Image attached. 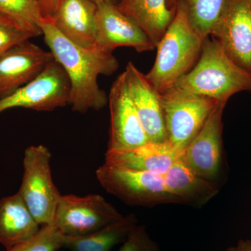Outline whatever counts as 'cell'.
<instances>
[{
    "label": "cell",
    "instance_id": "obj_1",
    "mask_svg": "<svg viewBox=\"0 0 251 251\" xmlns=\"http://www.w3.org/2000/svg\"><path fill=\"white\" fill-rule=\"evenodd\" d=\"M40 27L54 59L69 77V105L73 110L85 113L104 108L108 97L99 87L97 79L100 75H112L118 69V61L112 52L97 46L87 49L74 44L56 28L50 17H44Z\"/></svg>",
    "mask_w": 251,
    "mask_h": 251
},
{
    "label": "cell",
    "instance_id": "obj_2",
    "mask_svg": "<svg viewBox=\"0 0 251 251\" xmlns=\"http://www.w3.org/2000/svg\"><path fill=\"white\" fill-rule=\"evenodd\" d=\"M203 40L188 20L186 6L179 0L169 27L156 46V60L146 77L159 93L175 87L198 62Z\"/></svg>",
    "mask_w": 251,
    "mask_h": 251
},
{
    "label": "cell",
    "instance_id": "obj_3",
    "mask_svg": "<svg viewBox=\"0 0 251 251\" xmlns=\"http://www.w3.org/2000/svg\"><path fill=\"white\" fill-rule=\"evenodd\" d=\"M175 86L227 103L234 94L251 92V75L231 59L217 41L208 36L203 41L198 62Z\"/></svg>",
    "mask_w": 251,
    "mask_h": 251
},
{
    "label": "cell",
    "instance_id": "obj_4",
    "mask_svg": "<svg viewBox=\"0 0 251 251\" xmlns=\"http://www.w3.org/2000/svg\"><path fill=\"white\" fill-rule=\"evenodd\" d=\"M50 151L42 145L28 147L23 159L20 196L41 226L53 225L62 195L52 181Z\"/></svg>",
    "mask_w": 251,
    "mask_h": 251
},
{
    "label": "cell",
    "instance_id": "obj_5",
    "mask_svg": "<svg viewBox=\"0 0 251 251\" xmlns=\"http://www.w3.org/2000/svg\"><path fill=\"white\" fill-rule=\"evenodd\" d=\"M99 184L109 193L131 206L152 207L180 204L167 188L163 175L104 163L96 171Z\"/></svg>",
    "mask_w": 251,
    "mask_h": 251
},
{
    "label": "cell",
    "instance_id": "obj_6",
    "mask_svg": "<svg viewBox=\"0 0 251 251\" xmlns=\"http://www.w3.org/2000/svg\"><path fill=\"white\" fill-rule=\"evenodd\" d=\"M168 141L182 153L219 102L180 87L161 94Z\"/></svg>",
    "mask_w": 251,
    "mask_h": 251
},
{
    "label": "cell",
    "instance_id": "obj_7",
    "mask_svg": "<svg viewBox=\"0 0 251 251\" xmlns=\"http://www.w3.org/2000/svg\"><path fill=\"white\" fill-rule=\"evenodd\" d=\"M70 92L69 77L54 59L34 80L0 99V114L14 108L52 111L69 105Z\"/></svg>",
    "mask_w": 251,
    "mask_h": 251
},
{
    "label": "cell",
    "instance_id": "obj_8",
    "mask_svg": "<svg viewBox=\"0 0 251 251\" xmlns=\"http://www.w3.org/2000/svg\"><path fill=\"white\" fill-rule=\"evenodd\" d=\"M123 216L100 195H64L59 200L54 225L64 236L80 237L120 221Z\"/></svg>",
    "mask_w": 251,
    "mask_h": 251
},
{
    "label": "cell",
    "instance_id": "obj_9",
    "mask_svg": "<svg viewBox=\"0 0 251 251\" xmlns=\"http://www.w3.org/2000/svg\"><path fill=\"white\" fill-rule=\"evenodd\" d=\"M209 36L251 75V0H226Z\"/></svg>",
    "mask_w": 251,
    "mask_h": 251
},
{
    "label": "cell",
    "instance_id": "obj_10",
    "mask_svg": "<svg viewBox=\"0 0 251 251\" xmlns=\"http://www.w3.org/2000/svg\"><path fill=\"white\" fill-rule=\"evenodd\" d=\"M226 103L219 102L179 159L196 174L216 183L223 164V114Z\"/></svg>",
    "mask_w": 251,
    "mask_h": 251
},
{
    "label": "cell",
    "instance_id": "obj_11",
    "mask_svg": "<svg viewBox=\"0 0 251 251\" xmlns=\"http://www.w3.org/2000/svg\"><path fill=\"white\" fill-rule=\"evenodd\" d=\"M108 97L110 112L108 150H128L149 143L130 96L125 72L114 81Z\"/></svg>",
    "mask_w": 251,
    "mask_h": 251
},
{
    "label": "cell",
    "instance_id": "obj_12",
    "mask_svg": "<svg viewBox=\"0 0 251 251\" xmlns=\"http://www.w3.org/2000/svg\"><path fill=\"white\" fill-rule=\"evenodd\" d=\"M97 4L95 45L112 52L119 47H130L138 52L156 49L143 29L112 2Z\"/></svg>",
    "mask_w": 251,
    "mask_h": 251
},
{
    "label": "cell",
    "instance_id": "obj_13",
    "mask_svg": "<svg viewBox=\"0 0 251 251\" xmlns=\"http://www.w3.org/2000/svg\"><path fill=\"white\" fill-rule=\"evenodd\" d=\"M54 57L29 40L11 48L0 56V99L31 82Z\"/></svg>",
    "mask_w": 251,
    "mask_h": 251
},
{
    "label": "cell",
    "instance_id": "obj_14",
    "mask_svg": "<svg viewBox=\"0 0 251 251\" xmlns=\"http://www.w3.org/2000/svg\"><path fill=\"white\" fill-rule=\"evenodd\" d=\"M125 72L130 96L149 141H167L168 134L161 93L133 63L127 64Z\"/></svg>",
    "mask_w": 251,
    "mask_h": 251
},
{
    "label": "cell",
    "instance_id": "obj_15",
    "mask_svg": "<svg viewBox=\"0 0 251 251\" xmlns=\"http://www.w3.org/2000/svg\"><path fill=\"white\" fill-rule=\"evenodd\" d=\"M97 4L92 0H58L51 16L54 26L74 44L96 47Z\"/></svg>",
    "mask_w": 251,
    "mask_h": 251
},
{
    "label": "cell",
    "instance_id": "obj_16",
    "mask_svg": "<svg viewBox=\"0 0 251 251\" xmlns=\"http://www.w3.org/2000/svg\"><path fill=\"white\" fill-rule=\"evenodd\" d=\"M181 152L167 140L128 150H108L105 163L153 174L164 175L179 160Z\"/></svg>",
    "mask_w": 251,
    "mask_h": 251
},
{
    "label": "cell",
    "instance_id": "obj_17",
    "mask_svg": "<svg viewBox=\"0 0 251 251\" xmlns=\"http://www.w3.org/2000/svg\"><path fill=\"white\" fill-rule=\"evenodd\" d=\"M41 227L19 193L0 200V244L6 249L29 240Z\"/></svg>",
    "mask_w": 251,
    "mask_h": 251
},
{
    "label": "cell",
    "instance_id": "obj_18",
    "mask_svg": "<svg viewBox=\"0 0 251 251\" xmlns=\"http://www.w3.org/2000/svg\"><path fill=\"white\" fill-rule=\"evenodd\" d=\"M169 192L177 198L180 204L202 206L219 192L217 184L196 174L178 160L163 175Z\"/></svg>",
    "mask_w": 251,
    "mask_h": 251
},
{
    "label": "cell",
    "instance_id": "obj_19",
    "mask_svg": "<svg viewBox=\"0 0 251 251\" xmlns=\"http://www.w3.org/2000/svg\"><path fill=\"white\" fill-rule=\"evenodd\" d=\"M118 9L139 26L155 47L169 27L176 10L168 8L167 0H122Z\"/></svg>",
    "mask_w": 251,
    "mask_h": 251
},
{
    "label": "cell",
    "instance_id": "obj_20",
    "mask_svg": "<svg viewBox=\"0 0 251 251\" xmlns=\"http://www.w3.org/2000/svg\"><path fill=\"white\" fill-rule=\"evenodd\" d=\"M137 223L136 216L131 214L87 235L64 236V247L70 251H110L125 242Z\"/></svg>",
    "mask_w": 251,
    "mask_h": 251
},
{
    "label": "cell",
    "instance_id": "obj_21",
    "mask_svg": "<svg viewBox=\"0 0 251 251\" xmlns=\"http://www.w3.org/2000/svg\"><path fill=\"white\" fill-rule=\"evenodd\" d=\"M0 16L34 36L42 34L44 16L39 0H0Z\"/></svg>",
    "mask_w": 251,
    "mask_h": 251
},
{
    "label": "cell",
    "instance_id": "obj_22",
    "mask_svg": "<svg viewBox=\"0 0 251 251\" xmlns=\"http://www.w3.org/2000/svg\"><path fill=\"white\" fill-rule=\"evenodd\" d=\"M194 30L203 41L210 36L226 0H181Z\"/></svg>",
    "mask_w": 251,
    "mask_h": 251
},
{
    "label": "cell",
    "instance_id": "obj_23",
    "mask_svg": "<svg viewBox=\"0 0 251 251\" xmlns=\"http://www.w3.org/2000/svg\"><path fill=\"white\" fill-rule=\"evenodd\" d=\"M64 235L54 225L41 226L34 237L6 251H58L64 247Z\"/></svg>",
    "mask_w": 251,
    "mask_h": 251
},
{
    "label": "cell",
    "instance_id": "obj_24",
    "mask_svg": "<svg viewBox=\"0 0 251 251\" xmlns=\"http://www.w3.org/2000/svg\"><path fill=\"white\" fill-rule=\"evenodd\" d=\"M118 251H161L158 244L149 235L146 226L137 225Z\"/></svg>",
    "mask_w": 251,
    "mask_h": 251
},
{
    "label": "cell",
    "instance_id": "obj_25",
    "mask_svg": "<svg viewBox=\"0 0 251 251\" xmlns=\"http://www.w3.org/2000/svg\"><path fill=\"white\" fill-rule=\"evenodd\" d=\"M34 37L31 33L13 25L0 23V56L14 46Z\"/></svg>",
    "mask_w": 251,
    "mask_h": 251
},
{
    "label": "cell",
    "instance_id": "obj_26",
    "mask_svg": "<svg viewBox=\"0 0 251 251\" xmlns=\"http://www.w3.org/2000/svg\"><path fill=\"white\" fill-rule=\"evenodd\" d=\"M44 17H51L53 14L58 0H39Z\"/></svg>",
    "mask_w": 251,
    "mask_h": 251
},
{
    "label": "cell",
    "instance_id": "obj_27",
    "mask_svg": "<svg viewBox=\"0 0 251 251\" xmlns=\"http://www.w3.org/2000/svg\"><path fill=\"white\" fill-rule=\"evenodd\" d=\"M225 251H251V240H239L237 245L229 247Z\"/></svg>",
    "mask_w": 251,
    "mask_h": 251
},
{
    "label": "cell",
    "instance_id": "obj_28",
    "mask_svg": "<svg viewBox=\"0 0 251 251\" xmlns=\"http://www.w3.org/2000/svg\"><path fill=\"white\" fill-rule=\"evenodd\" d=\"M178 1H179V0H167V4H168V8L171 10H176Z\"/></svg>",
    "mask_w": 251,
    "mask_h": 251
},
{
    "label": "cell",
    "instance_id": "obj_29",
    "mask_svg": "<svg viewBox=\"0 0 251 251\" xmlns=\"http://www.w3.org/2000/svg\"><path fill=\"white\" fill-rule=\"evenodd\" d=\"M94 2H95L96 4H99V3L101 2H115V0H92Z\"/></svg>",
    "mask_w": 251,
    "mask_h": 251
},
{
    "label": "cell",
    "instance_id": "obj_30",
    "mask_svg": "<svg viewBox=\"0 0 251 251\" xmlns=\"http://www.w3.org/2000/svg\"><path fill=\"white\" fill-rule=\"evenodd\" d=\"M0 23H5V24L13 25L12 23L8 21L7 19H6V18L3 17V16H0Z\"/></svg>",
    "mask_w": 251,
    "mask_h": 251
}]
</instances>
